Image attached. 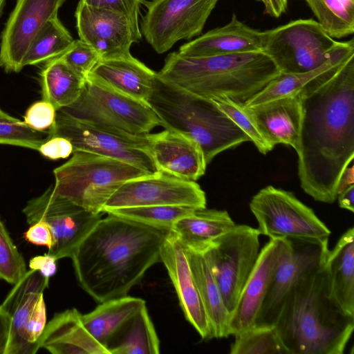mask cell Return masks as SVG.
<instances>
[{
    "instance_id": "cell-37",
    "label": "cell",
    "mask_w": 354,
    "mask_h": 354,
    "mask_svg": "<svg viewBox=\"0 0 354 354\" xmlns=\"http://www.w3.org/2000/svg\"><path fill=\"white\" fill-rule=\"evenodd\" d=\"M26 272L24 258L0 218V280L14 285Z\"/></svg>"
},
{
    "instance_id": "cell-18",
    "label": "cell",
    "mask_w": 354,
    "mask_h": 354,
    "mask_svg": "<svg viewBox=\"0 0 354 354\" xmlns=\"http://www.w3.org/2000/svg\"><path fill=\"white\" fill-rule=\"evenodd\" d=\"M66 0H17L1 32L0 66L18 73L33 39Z\"/></svg>"
},
{
    "instance_id": "cell-45",
    "label": "cell",
    "mask_w": 354,
    "mask_h": 354,
    "mask_svg": "<svg viewBox=\"0 0 354 354\" xmlns=\"http://www.w3.org/2000/svg\"><path fill=\"white\" fill-rule=\"evenodd\" d=\"M57 259L49 254L32 258L29 262L30 269L39 271L44 277L50 278L57 271Z\"/></svg>"
},
{
    "instance_id": "cell-51",
    "label": "cell",
    "mask_w": 354,
    "mask_h": 354,
    "mask_svg": "<svg viewBox=\"0 0 354 354\" xmlns=\"http://www.w3.org/2000/svg\"><path fill=\"white\" fill-rule=\"evenodd\" d=\"M5 3H6V0H0V17L1 15V12L3 11V8Z\"/></svg>"
},
{
    "instance_id": "cell-50",
    "label": "cell",
    "mask_w": 354,
    "mask_h": 354,
    "mask_svg": "<svg viewBox=\"0 0 354 354\" xmlns=\"http://www.w3.org/2000/svg\"><path fill=\"white\" fill-rule=\"evenodd\" d=\"M19 120V119L16 118L15 117H12L11 115H8L7 113L3 111L0 108V120L17 121V120Z\"/></svg>"
},
{
    "instance_id": "cell-29",
    "label": "cell",
    "mask_w": 354,
    "mask_h": 354,
    "mask_svg": "<svg viewBox=\"0 0 354 354\" xmlns=\"http://www.w3.org/2000/svg\"><path fill=\"white\" fill-rule=\"evenodd\" d=\"M184 247V246H183ZM185 248V247H184ZM189 267L214 338L227 337L230 315L205 257L185 248Z\"/></svg>"
},
{
    "instance_id": "cell-11",
    "label": "cell",
    "mask_w": 354,
    "mask_h": 354,
    "mask_svg": "<svg viewBox=\"0 0 354 354\" xmlns=\"http://www.w3.org/2000/svg\"><path fill=\"white\" fill-rule=\"evenodd\" d=\"M260 235L257 228L236 225L203 253L230 315L257 261Z\"/></svg>"
},
{
    "instance_id": "cell-22",
    "label": "cell",
    "mask_w": 354,
    "mask_h": 354,
    "mask_svg": "<svg viewBox=\"0 0 354 354\" xmlns=\"http://www.w3.org/2000/svg\"><path fill=\"white\" fill-rule=\"evenodd\" d=\"M244 108L272 149L276 145L284 144L297 151L301 122L299 93Z\"/></svg>"
},
{
    "instance_id": "cell-47",
    "label": "cell",
    "mask_w": 354,
    "mask_h": 354,
    "mask_svg": "<svg viewBox=\"0 0 354 354\" xmlns=\"http://www.w3.org/2000/svg\"><path fill=\"white\" fill-rule=\"evenodd\" d=\"M261 1L265 8L266 14L273 17H279L286 12L288 6V0H258Z\"/></svg>"
},
{
    "instance_id": "cell-26",
    "label": "cell",
    "mask_w": 354,
    "mask_h": 354,
    "mask_svg": "<svg viewBox=\"0 0 354 354\" xmlns=\"http://www.w3.org/2000/svg\"><path fill=\"white\" fill-rule=\"evenodd\" d=\"M329 294L346 313L354 316V228H348L330 250L325 263Z\"/></svg>"
},
{
    "instance_id": "cell-31",
    "label": "cell",
    "mask_w": 354,
    "mask_h": 354,
    "mask_svg": "<svg viewBox=\"0 0 354 354\" xmlns=\"http://www.w3.org/2000/svg\"><path fill=\"white\" fill-rule=\"evenodd\" d=\"M352 55H354L353 39L348 40L344 48L314 70L299 73H281L244 106L250 107L271 100L295 95L317 76L342 64Z\"/></svg>"
},
{
    "instance_id": "cell-48",
    "label": "cell",
    "mask_w": 354,
    "mask_h": 354,
    "mask_svg": "<svg viewBox=\"0 0 354 354\" xmlns=\"http://www.w3.org/2000/svg\"><path fill=\"white\" fill-rule=\"evenodd\" d=\"M339 205L341 208L354 212V185L342 191L337 195Z\"/></svg>"
},
{
    "instance_id": "cell-15",
    "label": "cell",
    "mask_w": 354,
    "mask_h": 354,
    "mask_svg": "<svg viewBox=\"0 0 354 354\" xmlns=\"http://www.w3.org/2000/svg\"><path fill=\"white\" fill-rule=\"evenodd\" d=\"M204 191L196 181L157 171L123 183L103 207L102 213L123 207L178 205L206 207Z\"/></svg>"
},
{
    "instance_id": "cell-8",
    "label": "cell",
    "mask_w": 354,
    "mask_h": 354,
    "mask_svg": "<svg viewBox=\"0 0 354 354\" xmlns=\"http://www.w3.org/2000/svg\"><path fill=\"white\" fill-rule=\"evenodd\" d=\"M80 121L142 135L161 126L151 107L145 102L109 89L86 78L79 98L58 110Z\"/></svg>"
},
{
    "instance_id": "cell-27",
    "label": "cell",
    "mask_w": 354,
    "mask_h": 354,
    "mask_svg": "<svg viewBox=\"0 0 354 354\" xmlns=\"http://www.w3.org/2000/svg\"><path fill=\"white\" fill-rule=\"evenodd\" d=\"M236 225L226 210L198 208L178 220L172 232L187 249L204 253L219 237Z\"/></svg>"
},
{
    "instance_id": "cell-33",
    "label": "cell",
    "mask_w": 354,
    "mask_h": 354,
    "mask_svg": "<svg viewBox=\"0 0 354 354\" xmlns=\"http://www.w3.org/2000/svg\"><path fill=\"white\" fill-rule=\"evenodd\" d=\"M74 39L56 16L41 28L31 42L23 67L48 62L62 55Z\"/></svg>"
},
{
    "instance_id": "cell-21",
    "label": "cell",
    "mask_w": 354,
    "mask_h": 354,
    "mask_svg": "<svg viewBox=\"0 0 354 354\" xmlns=\"http://www.w3.org/2000/svg\"><path fill=\"white\" fill-rule=\"evenodd\" d=\"M148 137L158 171L190 181L204 175L207 163L201 148L194 140L167 129L148 133Z\"/></svg>"
},
{
    "instance_id": "cell-25",
    "label": "cell",
    "mask_w": 354,
    "mask_h": 354,
    "mask_svg": "<svg viewBox=\"0 0 354 354\" xmlns=\"http://www.w3.org/2000/svg\"><path fill=\"white\" fill-rule=\"evenodd\" d=\"M76 308L56 313L39 337V347L53 354H110L85 327Z\"/></svg>"
},
{
    "instance_id": "cell-12",
    "label": "cell",
    "mask_w": 354,
    "mask_h": 354,
    "mask_svg": "<svg viewBox=\"0 0 354 354\" xmlns=\"http://www.w3.org/2000/svg\"><path fill=\"white\" fill-rule=\"evenodd\" d=\"M218 0H151L146 3L141 34L159 54L178 41L201 35Z\"/></svg>"
},
{
    "instance_id": "cell-28",
    "label": "cell",
    "mask_w": 354,
    "mask_h": 354,
    "mask_svg": "<svg viewBox=\"0 0 354 354\" xmlns=\"http://www.w3.org/2000/svg\"><path fill=\"white\" fill-rule=\"evenodd\" d=\"M145 306L144 299L127 295L100 303L92 311L82 315V319L93 337L108 349L111 342Z\"/></svg>"
},
{
    "instance_id": "cell-35",
    "label": "cell",
    "mask_w": 354,
    "mask_h": 354,
    "mask_svg": "<svg viewBox=\"0 0 354 354\" xmlns=\"http://www.w3.org/2000/svg\"><path fill=\"white\" fill-rule=\"evenodd\" d=\"M195 209L186 206L149 205L118 208L110 210L106 214L169 232L178 220L189 215Z\"/></svg>"
},
{
    "instance_id": "cell-34",
    "label": "cell",
    "mask_w": 354,
    "mask_h": 354,
    "mask_svg": "<svg viewBox=\"0 0 354 354\" xmlns=\"http://www.w3.org/2000/svg\"><path fill=\"white\" fill-rule=\"evenodd\" d=\"M326 33L341 39L354 32V0H305Z\"/></svg>"
},
{
    "instance_id": "cell-49",
    "label": "cell",
    "mask_w": 354,
    "mask_h": 354,
    "mask_svg": "<svg viewBox=\"0 0 354 354\" xmlns=\"http://www.w3.org/2000/svg\"><path fill=\"white\" fill-rule=\"evenodd\" d=\"M352 161L344 170L337 185V195L350 186L354 185V169Z\"/></svg>"
},
{
    "instance_id": "cell-5",
    "label": "cell",
    "mask_w": 354,
    "mask_h": 354,
    "mask_svg": "<svg viewBox=\"0 0 354 354\" xmlns=\"http://www.w3.org/2000/svg\"><path fill=\"white\" fill-rule=\"evenodd\" d=\"M147 104L165 129L198 144L207 165L221 152L250 141L214 100L171 84L157 73Z\"/></svg>"
},
{
    "instance_id": "cell-20",
    "label": "cell",
    "mask_w": 354,
    "mask_h": 354,
    "mask_svg": "<svg viewBox=\"0 0 354 354\" xmlns=\"http://www.w3.org/2000/svg\"><path fill=\"white\" fill-rule=\"evenodd\" d=\"M160 261L164 264L176 290L180 306L187 321L203 339L214 338L185 248L172 231L166 234L160 246Z\"/></svg>"
},
{
    "instance_id": "cell-4",
    "label": "cell",
    "mask_w": 354,
    "mask_h": 354,
    "mask_svg": "<svg viewBox=\"0 0 354 354\" xmlns=\"http://www.w3.org/2000/svg\"><path fill=\"white\" fill-rule=\"evenodd\" d=\"M280 73L263 51L203 57L178 51L167 56L157 75L197 95L245 105Z\"/></svg>"
},
{
    "instance_id": "cell-6",
    "label": "cell",
    "mask_w": 354,
    "mask_h": 354,
    "mask_svg": "<svg viewBox=\"0 0 354 354\" xmlns=\"http://www.w3.org/2000/svg\"><path fill=\"white\" fill-rule=\"evenodd\" d=\"M53 174L56 194L95 214L102 213L106 202L123 183L151 174L122 160L84 151H73Z\"/></svg>"
},
{
    "instance_id": "cell-14",
    "label": "cell",
    "mask_w": 354,
    "mask_h": 354,
    "mask_svg": "<svg viewBox=\"0 0 354 354\" xmlns=\"http://www.w3.org/2000/svg\"><path fill=\"white\" fill-rule=\"evenodd\" d=\"M49 279L37 270H27L1 304L11 321L6 354H34L40 348L46 325L44 291Z\"/></svg>"
},
{
    "instance_id": "cell-23",
    "label": "cell",
    "mask_w": 354,
    "mask_h": 354,
    "mask_svg": "<svg viewBox=\"0 0 354 354\" xmlns=\"http://www.w3.org/2000/svg\"><path fill=\"white\" fill-rule=\"evenodd\" d=\"M265 37V31L247 26L234 14L228 24L182 45L178 52L189 57H203L262 51Z\"/></svg>"
},
{
    "instance_id": "cell-44",
    "label": "cell",
    "mask_w": 354,
    "mask_h": 354,
    "mask_svg": "<svg viewBox=\"0 0 354 354\" xmlns=\"http://www.w3.org/2000/svg\"><path fill=\"white\" fill-rule=\"evenodd\" d=\"M24 238L33 245L46 246L48 250L53 243L51 231L47 223L41 219L30 225V227L24 233Z\"/></svg>"
},
{
    "instance_id": "cell-30",
    "label": "cell",
    "mask_w": 354,
    "mask_h": 354,
    "mask_svg": "<svg viewBox=\"0 0 354 354\" xmlns=\"http://www.w3.org/2000/svg\"><path fill=\"white\" fill-rule=\"evenodd\" d=\"M85 80L59 57L47 62L40 73L42 100L58 111L80 96Z\"/></svg>"
},
{
    "instance_id": "cell-46",
    "label": "cell",
    "mask_w": 354,
    "mask_h": 354,
    "mask_svg": "<svg viewBox=\"0 0 354 354\" xmlns=\"http://www.w3.org/2000/svg\"><path fill=\"white\" fill-rule=\"evenodd\" d=\"M11 321L10 315L0 305V354H6Z\"/></svg>"
},
{
    "instance_id": "cell-13",
    "label": "cell",
    "mask_w": 354,
    "mask_h": 354,
    "mask_svg": "<svg viewBox=\"0 0 354 354\" xmlns=\"http://www.w3.org/2000/svg\"><path fill=\"white\" fill-rule=\"evenodd\" d=\"M22 212L29 225L39 219L47 223L53 238L48 254L57 260L71 258L80 243L101 219L100 214L87 211L56 194L53 186L28 201Z\"/></svg>"
},
{
    "instance_id": "cell-16",
    "label": "cell",
    "mask_w": 354,
    "mask_h": 354,
    "mask_svg": "<svg viewBox=\"0 0 354 354\" xmlns=\"http://www.w3.org/2000/svg\"><path fill=\"white\" fill-rule=\"evenodd\" d=\"M290 241L291 250L272 278L254 326H274L290 292L301 279L324 264L330 251L328 241Z\"/></svg>"
},
{
    "instance_id": "cell-9",
    "label": "cell",
    "mask_w": 354,
    "mask_h": 354,
    "mask_svg": "<svg viewBox=\"0 0 354 354\" xmlns=\"http://www.w3.org/2000/svg\"><path fill=\"white\" fill-rule=\"evenodd\" d=\"M50 138L68 139L74 151H88L131 164L147 173L158 171L147 134L135 135L74 119L57 111Z\"/></svg>"
},
{
    "instance_id": "cell-2",
    "label": "cell",
    "mask_w": 354,
    "mask_h": 354,
    "mask_svg": "<svg viewBox=\"0 0 354 354\" xmlns=\"http://www.w3.org/2000/svg\"><path fill=\"white\" fill-rule=\"evenodd\" d=\"M107 214L71 258L79 285L98 303L128 295L160 261V246L168 232Z\"/></svg>"
},
{
    "instance_id": "cell-10",
    "label": "cell",
    "mask_w": 354,
    "mask_h": 354,
    "mask_svg": "<svg viewBox=\"0 0 354 354\" xmlns=\"http://www.w3.org/2000/svg\"><path fill=\"white\" fill-rule=\"evenodd\" d=\"M249 206L260 234L270 239L328 241L330 230L290 192L267 186L252 198Z\"/></svg>"
},
{
    "instance_id": "cell-42",
    "label": "cell",
    "mask_w": 354,
    "mask_h": 354,
    "mask_svg": "<svg viewBox=\"0 0 354 354\" xmlns=\"http://www.w3.org/2000/svg\"><path fill=\"white\" fill-rule=\"evenodd\" d=\"M84 4L97 8L111 9L128 15L138 22L141 4L144 0H80Z\"/></svg>"
},
{
    "instance_id": "cell-19",
    "label": "cell",
    "mask_w": 354,
    "mask_h": 354,
    "mask_svg": "<svg viewBox=\"0 0 354 354\" xmlns=\"http://www.w3.org/2000/svg\"><path fill=\"white\" fill-rule=\"evenodd\" d=\"M290 250V239L273 238L260 250L252 272L230 315L229 335L234 336L254 326L272 278Z\"/></svg>"
},
{
    "instance_id": "cell-39",
    "label": "cell",
    "mask_w": 354,
    "mask_h": 354,
    "mask_svg": "<svg viewBox=\"0 0 354 354\" xmlns=\"http://www.w3.org/2000/svg\"><path fill=\"white\" fill-rule=\"evenodd\" d=\"M212 100L248 136L259 152L266 154L272 150V148L263 138L254 121L245 111L244 105L235 103L227 99H214Z\"/></svg>"
},
{
    "instance_id": "cell-41",
    "label": "cell",
    "mask_w": 354,
    "mask_h": 354,
    "mask_svg": "<svg viewBox=\"0 0 354 354\" xmlns=\"http://www.w3.org/2000/svg\"><path fill=\"white\" fill-rule=\"evenodd\" d=\"M57 110L48 102L44 100L32 104L26 111L24 122L30 128L44 131L55 122Z\"/></svg>"
},
{
    "instance_id": "cell-43",
    "label": "cell",
    "mask_w": 354,
    "mask_h": 354,
    "mask_svg": "<svg viewBox=\"0 0 354 354\" xmlns=\"http://www.w3.org/2000/svg\"><path fill=\"white\" fill-rule=\"evenodd\" d=\"M44 156L51 160L66 158L73 153L71 142L63 137L53 136L43 143L38 150Z\"/></svg>"
},
{
    "instance_id": "cell-7",
    "label": "cell",
    "mask_w": 354,
    "mask_h": 354,
    "mask_svg": "<svg viewBox=\"0 0 354 354\" xmlns=\"http://www.w3.org/2000/svg\"><path fill=\"white\" fill-rule=\"evenodd\" d=\"M265 32L262 51L284 73L314 70L348 42L335 41L313 19L292 21Z\"/></svg>"
},
{
    "instance_id": "cell-1",
    "label": "cell",
    "mask_w": 354,
    "mask_h": 354,
    "mask_svg": "<svg viewBox=\"0 0 354 354\" xmlns=\"http://www.w3.org/2000/svg\"><path fill=\"white\" fill-rule=\"evenodd\" d=\"M299 97L300 185L315 201L333 203L354 158V55L312 80Z\"/></svg>"
},
{
    "instance_id": "cell-40",
    "label": "cell",
    "mask_w": 354,
    "mask_h": 354,
    "mask_svg": "<svg viewBox=\"0 0 354 354\" xmlns=\"http://www.w3.org/2000/svg\"><path fill=\"white\" fill-rule=\"evenodd\" d=\"M59 57L84 79L100 60L97 53L81 39L74 40Z\"/></svg>"
},
{
    "instance_id": "cell-17",
    "label": "cell",
    "mask_w": 354,
    "mask_h": 354,
    "mask_svg": "<svg viewBox=\"0 0 354 354\" xmlns=\"http://www.w3.org/2000/svg\"><path fill=\"white\" fill-rule=\"evenodd\" d=\"M80 39L106 59L131 55L133 43L142 38L139 23L123 12L88 6L79 1L75 11Z\"/></svg>"
},
{
    "instance_id": "cell-24",
    "label": "cell",
    "mask_w": 354,
    "mask_h": 354,
    "mask_svg": "<svg viewBox=\"0 0 354 354\" xmlns=\"http://www.w3.org/2000/svg\"><path fill=\"white\" fill-rule=\"evenodd\" d=\"M156 75L155 71L130 55L100 59L86 78L147 103Z\"/></svg>"
},
{
    "instance_id": "cell-36",
    "label": "cell",
    "mask_w": 354,
    "mask_h": 354,
    "mask_svg": "<svg viewBox=\"0 0 354 354\" xmlns=\"http://www.w3.org/2000/svg\"><path fill=\"white\" fill-rule=\"evenodd\" d=\"M234 337L230 354H288L274 326H253Z\"/></svg>"
},
{
    "instance_id": "cell-3",
    "label": "cell",
    "mask_w": 354,
    "mask_h": 354,
    "mask_svg": "<svg viewBox=\"0 0 354 354\" xmlns=\"http://www.w3.org/2000/svg\"><path fill=\"white\" fill-rule=\"evenodd\" d=\"M274 326L288 354H343L354 316L330 297L324 264L290 292Z\"/></svg>"
},
{
    "instance_id": "cell-38",
    "label": "cell",
    "mask_w": 354,
    "mask_h": 354,
    "mask_svg": "<svg viewBox=\"0 0 354 354\" xmlns=\"http://www.w3.org/2000/svg\"><path fill=\"white\" fill-rule=\"evenodd\" d=\"M48 138V131H39L20 120H0V144L18 146L38 151Z\"/></svg>"
},
{
    "instance_id": "cell-32",
    "label": "cell",
    "mask_w": 354,
    "mask_h": 354,
    "mask_svg": "<svg viewBox=\"0 0 354 354\" xmlns=\"http://www.w3.org/2000/svg\"><path fill=\"white\" fill-rule=\"evenodd\" d=\"M110 354H158L160 341L147 306L143 307L108 347Z\"/></svg>"
}]
</instances>
